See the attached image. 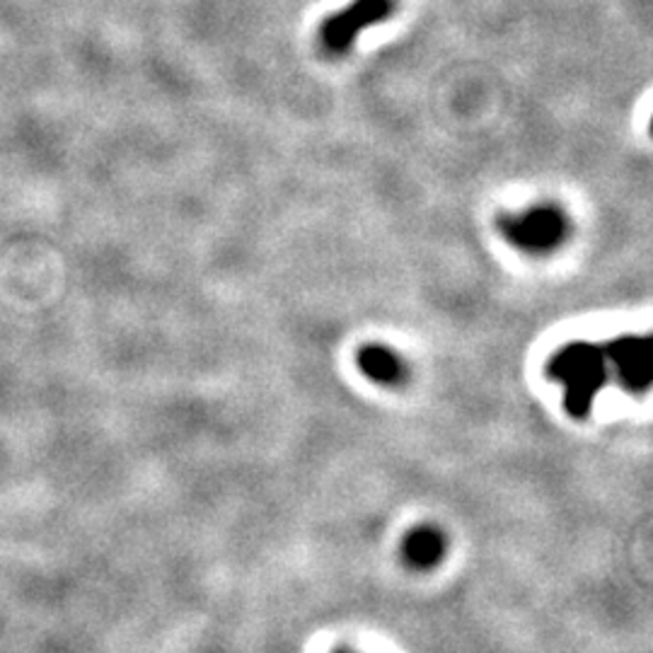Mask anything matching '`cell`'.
<instances>
[{"label": "cell", "mask_w": 653, "mask_h": 653, "mask_svg": "<svg viewBox=\"0 0 653 653\" xmlns=\"http://www.w3.org/2000/svg\"><path fill=\"white\" fill-rule=\"evenodd\" d=\"M339 653H351V651H339Z\"/></svg>", "instance_id": "7"}, {"label": "cell", "mask_w": 653, "mask_h": 653, "mask_svg": "<svg viewBox=\"0 0 653 653\" xmlns=\"http://www.w3.org/2000/svg\"><path fill=\"white\" fill-rule=\"evenodd\" d=\"M549 375L567 387L564 405L574 419L588 417L600 387L608 383L606 349L576 342L559 349L549 361Z\"/></svg>", "instance_id": "1"}, {"label": "cell", "mask_w": 653, "mask_h": 653, "mask_svg": "<svg viewBox=\"0 0 653 653\" xmlns=\"http://www.w3.org/2000/svg\"><path fill=\"white\" fill-rule=\"evenodd\" d=\"M358 368L366 378L381 385H399L407 381V363L385 346H366L358 351Z\"/></svg>", "instance_id": "6"}, {"label": "cell", "mask_w": 653, "mask_h": 653, "mask_svg": "<svg viewBox=\"0 0 653 653\" xmlns=\"http://www.w3.org/2000/svg\"><path fill=\"white\" fill-rule=\"evenodd\" d=\"M606 349V358L618 368L622 383L630 390H649L651 373H653V358H651V336L642 334H627L614 339Z\"/></svg>", "instance_id": "4"}, {"label": "cell", "mask_w": 653, "mask_h": 653, "mask_svg": "<svg viewBox=\"0 0 653 653\" xmlns=\"http://www.w3.org/2000/svg\"><path fill=\"white\" fill-rule=\"evenodd\" d=\"M395 12V0H354L322 24L320 42L330 54H346L358 32L387 20Z\"/></svg>", "instance_id": "2"}, {"label": "cell", "mask_w": 653, "mask_h": 653, "mask_svg": "<svg viewBox=\"0 0 653 653\" xmlns=\"http://www.w3.org/2000/svg\"><path fill=\"white\" fill-rule=\"evenodd\" d=\"M448 549V539L443 531L433 525H421L411 531L402 543V557L411 569H433L438 561H443Z\"/></svg>", "instance_id": "5"}, {"label": "cell", "mask_w": 653, "mask_h": 653, "mask_svg": "<svg viewBox=\"0 0 653 653\" xmlns=\"http://www.w3.org/2000/svg\"><path fill=\"white\" fill-rule=\"evenodd\" d=\"M501 231L513 245L527 253H547L564 243L567 237V216L559 208L539 206L521 216H509L501 221Z\"/></svg>", "instance_id": "3"}]
</instances>
